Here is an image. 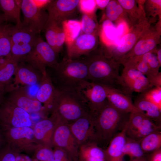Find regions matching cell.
I'll use <instances>...</instances> for the list:
<instances>
[{
    "label": "cell",
    "mask_w": 161,
    "mask_h": 161,
    "mask_svg": "<svg viewBox=\"0 0 161 161\" xmlns=\"http://www.w3.org/2000/svg\"><path fill=\"white\" fill-rule=\"evenodd\" d=\"M143 6L145 15L153 17L158 16L161 19V0H149L145 1Z\"/></svg>",
    "instance_id": "37"
},
{
    "label": "cell",
    "mask_w": 161,
    "mask_h": 161,
    "mask_svg": "<svg viewBox=\"0 0 161 161\" xmlns=\"http://www.w3.org/2000/svg\"><path fill=\"white\" fill-rule=\"evenodd\" d=\"M134 105L157 126H161V110L145 98L141 94L135 99Z\"/></svg>",
    "instance_id": "25"
},
{
    "label": "cell",
    "mask_w": 161,
    "mask_h": 161,
    "mask_svg": "<svg viewBox=\"0 0 161 161\" xmlns=\"http://www.w3.org/2000/svg\"><path fill=\"white\" fill-rule=\"evenodd\" d=\"M13 26L7 22L0 25V57L10 54L11 32Z\"/></svg>",
    "instance_id": "30"
},
{
    "label": "cell",
    "mask_w": 161,
    "mask_h": 161,
    "mask_svg": "<svg viewBox=\"0 0 161 161\" xmlns=\"http://www.w3.org/2000/svg\"><path fill=\"white\" fill-rule=\"evenodd\" d=\"M80 58L87 66L88 81L119 89L120 64L106 56L102 47Z\"/></svg>",
    "instance_id": "1"
},
{
    "label": "cell",
    "mask_w": 161,
    "mask_h": 161,
    "mask_svg": "<svg viewBox=\"0 0 161 161\" xmlns=\"http://www.w3.org/2000/svg\"><path fill=\"white\" fill-rule=\"evenodd\" d=\"M66 39V35L62 24L57 25L56 28V53L57 55L62 49Z\"/></svg>",
    "instance_id": "44"
},
{
    "label": "cell",
    "mask_w": 161,
    "mask_h": 161,
    "mask_svg": "<svg viewBox=\"0 0 161 161\" xmlns=\"http://www.w3.org/2000/svg\"><path fill=\"white\" fill-rule=\"evenodd\" d=\"M147 161H161V148L146 155Z\"/></svg>",
    "instance_id": "47"
},
{
    "label": "cell",
    "mask_w": 161,
    "mask_h": 161,
    "mask_svg": "<svg viewBox=\"0 0 161 161\" xmlns=\"http://www.w3.org/2000/svg\"><path fill=\"white\" fill-rule=\"evenodd\" d=\"M61 117L53 111L50 116L38 122L33 129L35 137L40 145L52 147V140L56 126Z\"/></svg>",
    "instance_id": "19"
},
{
    "label": "cell",
    "mask_w": 161,
    "mask_h": 161,
    "mask_svg": "<svg viewBox=\"0 0 161 161\" xmlns=\"http://www.w3.org/2000/svg\"><path fill=\"white\" fill-rule=\"evenodd\" d=\"M54 161H73L69 154L64 149L54 147Z\"/></svg>",
    "instance_id": "46"
},
{
    "label": "cell",
    "mask_w": 161,
    "mask_h": 161,
    "mask_svg": "<svg viewBox=\"0 0 161 161\" xmlns=\"http://www.w3.org/2000/svg\"><path fill=\"white\" fill-rule=\"evenodd\" d=\"M161 126L156 125L141 112L130 113L125 127L126 137L140 141L154 132L161 130Z\"/></svg>",
    "instance_id": "12"
},
{
    "label": "cell",
    "mask_w": 161,
    "mask_h": 161,
    "mask_svg": "<svg viewBox=\"0 0 161 161\" xmlns=\"http://www.w3.org/2000/svg\"><path fill=\"white\" fill-rule=\"evenodd\" d=\"M107 86V100L115 108L128 113L141 112L134 105L129 96L119 89Z\"/></svg>",
    "instance_id": "22"
},
{
    "label": "cell",
    "mask_w": 161,
    "mask_h": 161,
    "mask_svg": "<svg viewBox=\"0 0 161 161\" xmlns=\"http://www.w3.org/2000/svg\"><path fill=\"white\" fill-rule=\"evenodd\" d=\"M62 26L64 28L69 29L63 28L66 35V44L72 41L80 35L78 34L81 30L80 22L73 20H68L62 23Z\"/></svg>",
    "instance_id": "36"
},
{
    "label": "cell",
    "mask_w": 161,
    "mask_h": 161,
    "mask_svg": "<svg viewBox=\"0 0 161 161\" xmlns=\"http://www.w3.org/2000/svg\"><path fill=\"white\" fill-rule=\"evenodd\" d=\"M126 137L125 127L114 136L104 149L106 161H124L122 148Z\"/></svg>",
    "instance_id": "23"
},
{
    "label": "cell",
    "mask_w": 161,
    "mask_h": 161,
    "mask_svg": "<svg viewBox=\"0 0 161 161\" xmlns=\"http://www.w3.org/2000/svg\"><path fill=\"white\" fill-rule=\"evenodd\" d=\"M79 7L83 14L91 15L94 14L96 6L95 0H79Z\"/></svg>",
    "instance_id": "45"
},
{
    "label": "cell",
    "mask_w": 161,
    "mask_h": 161,
    "mask_svg": "<svg viewBox=\"0 0 161 161\" xmlns=\"http://www.w3.org/2000/svg\"><path fill=\"white\" fill-rule=\"evenodd\" d=\"M110 1V0H95L96 7L101 9H103L106 8Z\"/></svg>",
    "instance_id": "49"
},
{
    "label": "cell",
    "mask_w": 161,
    "mask_h": 161,
    "mask_svg": "<svg viewBox=\"0 0 161 161\" xmlns=\"http://www.w3.org/2000/svg\"><path fill=\"white\" fill-rule=\"evenodd\" d=\"M80 23L82 33L97 35L99 27L94 14H83Z\"/></svg>",
    "instance_id": "35"
},
{
    "label": "cell",
    "mask_w": 161,
    "mask_h": 161,
    "mask_svg": "<svg viewBox=\"0 0 161 161\" xmlns=\"http://www.w3.org/2000/svg\"><path fill=\"white\" fill-rule=\"evenodd\" d=\"M79 0L49 1L45 6L48 14L46 24L61 25L65 21L73 20L79 13Z\"/></svg>",
    "instance_id": "10"
},
{
    "label": "cell",
    "mask_w": 161,
    "mask_h": 161,
    "mask_svg": "<svg viewBox=\"0 0 161 161\" xmlns=\"http://www.w3.org/2000/svg\"><path fill=\"white\" fill-rule=\"evenodd\" d=\"M107 19L112 22L125 20L126 14L117 0H110L106 8Z\"/></svg>",
    "instance_id": "33"
},
{
    "label": "cell",
    "mask_w": 161,
    "mask_h": 161,
    "mask_svg": "<svg viewBox=\"0 0 161 161\" xmlns=\"http://www.w3.org/2000/svg\"><path fill=\"white\" fill-rule=\"evenodd\" d=\"M123 156L128 155L130 160L145 157L146 154L143 152L140 142L129 138L126 136L122 148Z\"/></svg>",
    "instance_id": "32"
},
{
    "label": "cell",
    "mask_w": 161,
    "mask_h": 161,
    "mask_svg": "<svg viewBox=\"0 0 161 161\" xmlns=\"http://www.w3.org/2000/svg\"><path fill=\"white\" fill-rule=\"evenodd\" d=\"M141 95L161 110V88H152Z\"/></svg>",
    "instance_id": "40"
},
{
    "label": "cell",
    "mask_w": 161,
    "mask_h": 161,
    "mask_svg": "<svg viewBox=\"0 0 161 161\" xmlns=\"http://www.w3.org/2000/svg\"><path fill=\"white\" fill-rule=\"evenodd\" d=\"M5 142L2 129H0V148L4 145V143Z\"/></svg>",
    "instance_id": "51"
},
{
    "label": "cell",
    "mask_w": 161,
    "mask_h": 161,
    "mask_svg": "<svg viewBox=\"0 0 161 161\" xmlns=\"http://www.w3.org/2000/svg\"><path fill=\"white\" fill-rule=\"evenodd\" d=\"M95 116L89 113L69 123L70 130L79 146L95 142Z\"/></svg>",
    "instance_id": "17"
},
{
    "label": "cell",
    "mask_w": 161,
    "mask_h": 161,
    "mask_svg": "<svg viewBox=\"0 0 161 161\" xmlns=\"http://www.w3.org/2000/svg\"><path fill=\"white\" fill-rule=\"evenodd\" d=\"M39 35L21 27L13 26L11 32V44H26L35 43Z\"/></svg>",
    "instance_id": "29"
},
{
    "label": "cell",
    "mask_w": 161,
    "mask_h": 161,
    "mask_svg": "<svg viewBox=\"0 0 161 161\" xmlns=\"http://www.w3.org/2000/svg\"><path fill=\"white\" fill-rule=\"evenodd\" d=\"M52 144L53 147L61 148L66 151L73 161H78L79 145L70 130L69 123L61 118L54 130Z\"/></svg>",
    "instance_id": "14"
},
{
    "label": "cell",
    "mask_w": 161,
    "mask_h": 161,
    "mask_svg": "<svg viewBox=\"0 0 161 161\" xmlns=\"http://www.w3.org/2000/svg\"><path fill=\"white\" fill-rule=\"evenodd\" d=\"M129 114L117 109L107 100L95 116V142L105 149L114 136L125 127Z\"/></svg>",
    "instance_id": "2"
},
{
    "label": "cell",
    "mask_w": 161,
    "mask_h": 161,
    "mask_svg": "<svg viewBox=\"0 0 161 161\" xmlns=\"http://www.w3.org/2000/svg\"><path fill=\"white\" fill-rule=\"evenodd\" d=\"M52 148L40 145L35 151V158L38 161H54V152Z\"/></svg>",
    "instance_id": "39"
},
{
    "label": "cell",
    "mask_w": 161,
    "mask_h": 161,
    "mask_svg": "<svg viewBox=\"0 0 161 161\" xmlns=\"http://www.w3.org/2000/svg\"><path fill=\"white\" fill-rule=\"evenodd\" d=\"M3 98H2L0 96V104Z\"/></svg>",
    "instance_id": "55"
},
{
    "label": "cell",
    "mask_w": 161,
    "mask_h": 161,
    "mask_svg": "<svg viewBox=\"0 0 161 161\" xmlns=\"http://www.w3.org/2000/svg\"><path fill=\"white\" fill-rule=\"evenodd\" d=\"M39 73H41L28 64L19 63L7 94L19 86H33L39 82L42 74H39Z\"/></svg>",
    "instance_id": "20"
},
{
    "label": "cell",
    "mask_w": 161,
    "mask_h": 161,
    "mask_svg": "<svg viewBox=\"0 0 161 161\" xmlns=\"http://www.w3.org/2000/svg\"><path fill=\"white\" fill-rule=\"evenodd\" d=\"M128 16L129 20L134 25L141 18L146 16L143 6L141 4L138 6L137 1L134 0H117Z\"/></svg>",
    "instance_id": "28"
},
{
    "label": "cell",
    "mask_w": 161,
    "mask_h": 161,
    "mask_svg": "<svg viewBox=\"0 0 161 161\" xmlns=\"http://www.w3.org/2000/svg\"><path fill=\"white\" fill-rule=\"evenodd\" d=\"M150 25L146 18L140 19L122 36L118 44L103 47L105 55L121 64L124 56L132 49L142 34Z\"/></svg>",
    "instance_id": "5"
},
{
    "label": "cell",
    "mask_w": 161,
    "mask_h": 161,
    "mask_svg": "<svg viewBox=\"0 0 161 161\" xmlns=\"http://www.w3.org/2000/svg\"><path fill=\"white\" fill-rule=\"evenodd\" d=\"M57 55L47 42L39 37L23 61L42 74L47 72V67H51L58 62Z\"/></svg>",
    "instance_id": "7"
},
{
    "label": "cell",
    "mask_w": 161,
    "mask_h": 161,
    "mask_svg": "<svg viewBox=\"0 0 161 161\" xmlns=\"http://www.w3.org/2000/svg\"><path fill=\"white\" fill-rule=\"evenodd\" d=\"M56 88L49 75L47 72L42 74L39 89L36 95V99L43 104V112L51 113L53 109Z\"/></svg>",
    "instance_id": "21"
},
{
    "label": "cell",
    "mask_w": 161,
    "mask_h": 161,
    "mask_svg": "<svg viewBox=\"0 0 161 161\" xmlns=\"http://www.w3.org/2000/svg\"></svg>",
    "instance_id": "56"
},
{
    "label": "cell",
    "mask_w": 161,
    "mask_h": 161,
    "mask_svg": "<svg viewBox=\"0 0 161 161\" xmlns=\"http://www.w3.org/2000/svg\"><path fill=\"white\" fill-rule=\"evenodd\" d=\"M144 153L149 154L161 148V131H156L147 135L140 141Z\"/></svg>",
    "instance_id": "31"
},
{
    "label": "cell",
    "mask_w": 161,
    "mask_h": 161,
    "mask_svg": "<svg viewBox=\"0 0 161 161\" xmlns=\"http://www.w3.org/2000/svg\"><path fill=\"white\" fill-rule=\"evenodd\" d=\"M18 64L10 61L0 69V96L3 98L11 83Z\"/></svg>",
    "instance_id": "27"
},
{
    "label": "cell",
    "mask_w": 161,
    "mask_h": 161,
    "mask_svg": "<svg viewBox=\"0 0 161 161\" xmlns=\"http://www.w3.org/2000/svg\"><path fill=\"white\" fill-rule=\"evenodd\" d=\"M148 80L153 86L158 88H161V73L159 72L156 75H154Z\"/></svg>",
    "instance_id": "48"
},
{
    "label": "cell",
    "mask_w": 161,
    "mask_h": 161,
    "mask_svg": "<svg viewBox=\"0 0 161 161\" xmlns=\"http://www.w3.org/2000/svg\"><path fill=\"white\" fill-rule=\"evenodd\" d=\"M6 22L3 13L0 14V25Z\"/></svg>",
    "instance_id": "54"
},
{
    "label": "cell",
    "mask_w": 161,
    "mask_h": 161,
    "mask_svg": "<svg viewBox=\"0 0 161 161\" xmlns=\"http://www.w3.org/2000/svg\"><path fill=\"white\" fill-rule=\"evenodd\" d=\"M119 90L129 96L133 92L143 93L153 88L147 77L138 70L124 67L118 81Z\"/></svg>",
    "instance_id": "13"
},
{
    "label": "cell",
    "mask_w": 161,
    "mask_h": 161,
    "mask_svg": "<svg viewBox=\"0 0 161 161\" xmlns=\"http://www.w3.org/2000/svg\"><path fill=\"white\" fill-rule=\"evenodd\" d=\"M56 89L53 111L63 120L69 123L90 113L76 91Z\"/></svg>",
    "instance_id": "4"
},
{
    "label": "cell",
    "mask_w": 161,
    "mask_h": 161,
    "mask_svg": "<svg viewBox=\"0 0 161 161\" xmlns=\"http://www.w3.org/2000/svg\"><path fill=\"white\" fill-rule=\"evenodd\" d=\"M32 124L29 113L4 97L0 104V125L2 128L31 127Z\"/></svg>",
    "instance_id": "11"
},
{
    "label": "cell",
    "mask_w": 161,
    "mask_h": 161,
    "mask_svg": "<svg viewBox=\"0 0 161 161\" xmlns=\"http://www.w3.org/2000/svg\"><path fill=\"white\" fill-rule=\"evenodd\" d=\"M156 52L157 53V58L160 65L161 66V49H159L158 50H156Z\"/></svg>",
    "instance_id": "52"
},
{
    "label": "cell",
    "mask_w": 161,
    "mask_h": 161,
    "mask_svg": "<svg viewBox=\"0 0 161 161\" xmlns=\"http://www.w3.org/2000/svg\"><path fill=\"white\" fill-rule=\"evenodd\" d=\"M49 68L51 72L48 73L55 88L59 90L76 91L83 81L88 80L87 66L80 58L66 57Z\"/></svg>",
    "instance_id": "3"
},
{
    "label": "cell",
    "mask_w": 161,
    "mask_h": 161,
    "mask_svg": "<svg viewBox=\"0 0 161 161\" xmlns=\"http://www.w3.org/2000/svg\"><path fill=\"white\" fill-rule=\"evenodd\" d=\"M36 42L26 44H12L10 53L11 60L18 64L23 61L25 56L31 50Z\"/></svg>",
    "instance_id": "34"
},
{
    "label": "cell",
    "mask_w": 161,
    "mask_h": 161,
    "mask_svg": "<svg viewBox=\"0 0 161 161\" xmlns=\"http://www.w3.org/2000/svg\"><path fill=\"white\" fill-rule=\"evenodd\" d=\"M19 153L6 143L0 148V161H16Z\"/></svg>",
    "instance_id": "42"
},
{
    "label": "cell",
    "mask_w": 161,
    "mask_h": 161,
    "mask_svg": "<svg viewBox=\"0 0 161 161\" xmlns=\"http://www.w3.org/2000/svg\"><path fill=\"white\" fill-rule=\"evenodd\" d=\"M21 0H0V8L3 12L7 22L16 23L15 26L20 27L22 22L20 19Z\"/></svg>",
    "instance_id": "26"
},
{
    "label": "cell",
    "mask_w": 161,
    "mask_h": 161,
    "mask_svg": "<svg viewBox=\"0 0 161 161\" xmlns=\"http://www.w3.org/2000/svg\"><path fill=\"white\" fill-rule=\"evenodd\" d=\"M66 44V57L76 59L96 49L99 41L97 35L82 33L72 41Z\"/></svg>",
    "instance_id": "16"
},
{
    "label": "cell",
    "mask_w": 161,
    "mask_h": 161,
    "mask_svg": "<svg viewBox=\"0 0 161 161\" xmlns=\"http://www.w3.org/2000/svg\"><path fill=\"white\" fill-rule=\"evenodd\" d=\"M26 87L21 86L15 88L7 93V97L4 98L29 114L43 112L41 103L31 96Z\"/></svg>",
    "instance_id": "18"
},
{
    "label": "cell",
    "mask_w": 161,
    "mask_h": 161,
    "mask_svg": "<svg viewBox=\"0 0 161 161\" xmlns=\"http://www.w3.org/2000/svg\"><path fill=\"white\" fill-rule=\"evenodd\" d=\"M5 142L20 152L35 151L41 145L35 139L31 127L5 128L1 129Z\"/></svg>",
    "instance_id": "8"
},
{
    "label": "cell",
    "mask_w": 161,
    "mask_h": 161,
    "mask_svg": "<svg viewBox=\"0 0 161 161\" xmlns=\"http://www.w3.org/2000/svg\"><path fill=\"white\" fill-rule=\"evenodd\" d=\"M106 20L104 22L103 26L104 34L109 38V40L112 41L117 36V28L112 21L108 19Z\"/></svg>",
    "instance_id": "43"
},
{
    "label": "cell",
    "mask_w": 161,
    "mask_h": 161,
    "mask_svg": "<svg viewBox=\"0 0 161 161\" xmlns=\"http://www.w3.org/2000/svg\"><path fill=\"white\" fill-rule=\"evenodd\" d=\"M85 103L89 112L96 115L107 100V86L88 80L83 81L76 91Z\"/></svg>",
    "instance_id": "6"
},
{
    "label": "cell",
    "mask_w": 161,
    "mask_h": 161,
    "mask_svg": "<svg viewBox=\"0 0 161 161\" xmlns=\"http://www.w3.org/2000/svg\"><path fill=\"white\" fill-rule=\"evenodd\" d=\"M10 60V54L0 57V69L5 66Z\"/></svg>",
    "instance_id": "50"
},
{
    "label": "cell",
    "mask_w": 161,
    "mask_h": 161,
    "mask_svg": "<svg viewBox=\"0 0 161 161\" xmlns=\"http://www.w3.org/2000/svg\"><path fill=\"white\" fill-rule=\"evenodd\" d=\"M129 161H147L146 156L144 157L136 158L130 160Z\"/></svg>",
    "instance_id": "53"
},
{
    "label": "cell",
    "mask_w": 161,
    "mask_h": 161,
    "mask_svg": "<svg viewBox=\"0 0 161 161\" xmlns=\"http://www.w3.org/2000/svg\"><path fill=\"white\" fill-rule=\"evenodd\" d=\"M154 52H148L141 56L147 63L151 74L155 75L159 72V69L161 66L159 64L157 56Z\"/></svg>",
    "instance_id": "38"
},
{
    "label": "cell",
    "mask_w": 161,
    "mask_h": 161,
    "mask_svg": "<svg viewBox=\"0 0 161 161\" xmlns=\"http://www.w3.org/2000/svg\"><path fill=\"white\" fill-rule=\"evenodd\" d=\"M78 161H106L104 149L94 142L82 144L79 146Z\"/></svg>",
    "instance_id": "24"
},
{
    "label": "cell",
    "mask_w": 161,
    "mask_h": 161,
    "mask_svg": "<svg viewBox=\"0 0 161 161\" xmlns=\"http://www.w3.org/2000/svg\"><path fill=\"white\" fill-rule=\"evenodd\" d=\"M21 7L24 20L20 27L39 35L47 22L48 13L34 0H21Z\"/></svg>",
    "instance_id": "9"
},
{
    "label": "cell",
    "mask_w": 161,
    "mask_h": 161,
    "mask_svg": "<svg viewBox=\"0 0 161 161\" xmlns=\"http://www.w3.org/2000/svg\"><path fill=\"white\" fill-rule=\"evenodd\" d=\"M57 25H58L54 23L46 24L44 29L45 31L47 42L56 54V28Z\"/></svg>",
    "instance_id": "41"
},
{
    "label": "cell",
    "mask_w": 161,
    "mask_h": 161,
    "mask_svg": "<svg viewBox=\"0 0 161 161\" xmlns=\"http://www.w3.org/2000/svg\"><path fill=\"white\" fill-rule=\"evenodd\" d=\"M161 32L157 29L147 27L132 49L124 57L121 64L127 60L141 56L149 52H154L160 44Z\"/></svg>",
    "instance_id": "15"
}]
</instances>
